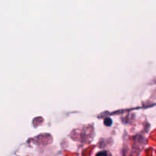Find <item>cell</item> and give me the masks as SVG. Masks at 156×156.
I'll return each mask as SVG.
<instances>
[{
    "label": "cell",
    "mask_w": 156,
    "mask_h": 156,
    "mask_svg": "<svg viewBox=\"0 0 156 156\" xmlns=\"http://www.w3.org/2000/svg\"><path fill=\"white\" fill-rule=\"evenodd\" d=\"M96 156H108V153L105 151H103V152H100L96 155Z\"/></svg>",
    "instance_id": "1"
}]
</instances>
